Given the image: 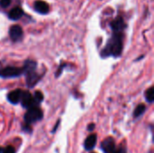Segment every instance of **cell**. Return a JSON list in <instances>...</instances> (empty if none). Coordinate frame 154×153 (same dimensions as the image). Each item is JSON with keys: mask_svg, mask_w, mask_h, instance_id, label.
Returning <instances> with one entry per match:
<instances>
[{"mask_svg": "<svg viewBox=\"0 0 154 153\" xmlns=\"http://www.w3.org/2000/svg\"><path fill=\"white\" fill-rule=\"evenodd\" d=\"M123 41L124 34L123 32H114L113 36L107 41L106 48L102 50L103 57H118L121 55L123 50Z\"/></svg>", "mask_w": 154, "mask_h": 153, "instance_id": "cell-1", "label": "cell"}, {"mask_svg": "<svg viewBox=\"0 0 154 153\" xmlns=\"http://www.w3.org/2000/svg\"><path fill=\"white\" fill-rule=\"evenodd\" d=\"M42 116H43L42 111L39 107L35 106V107L29 108L27 110L26 114L24 115V121H25V124L29 125L31 124H33L35 122L42 120Z\"/></svg>", "mask_w": 154, "mask_h": 153, "instance_id": "cell-2", "label": "cell"}, {"mask_svg": "<svg viewBox=\"0 0 154 153\" xmlns=\"http://www.w3.org/2000/svg\"><path fill=\"white\" fill-rule=\"evenodd\" d=\"M23 73V69L8 66L2 69H0V77L4 78H16L21 76Z\"/></svg>", "mask_w": 154, "mask_h": 153, "instance_id": "cell-3", "label": "cell"}, {"mask_svg": "<svg viewBox=\"0 0 154 153\" xmlns=\"http://www.w3.org/2000/svg\"><path fill=\"white\" fill-rule=\"evenodd\" d=\"M101 149L105 153H116L117 150L115 140L112 137H107L101 143Z\"/></svg>", "mask_w": 154, "mask_h": 153, "instance_id": "cell-4", "label": "cell"}, {"mask_svg": "<svg viewBox=\"0 0 154 153\" xmlns=\"http://www.w3.org/2000/svg\"><path fill=\"white\" fill-rule=\"evenodd\" d=\"M20 102L22 103V106L24 108H32V107H35L34 103H33V98L32 96L31 95L30 92L28 91H23L22 92V96H21V100Z\"/></svg>", "mask_w": 154, "mask_h": 153, "instance_id": "cell-5", "label": "cell"}, {"mask_svg": "<svg viewBox=\"0 0 154 153\" xmlns=\"http://www.w3.org/2000/svg\"><path fill=\"white\" fill-rule=\"evenodd\" d=\"M23 29L18 24H14L9 29V36L12 39V41H20L23 38Z\"/></svg>", "mask_w": 154, "mask_h": 153, "instance_id": "cell-6", "label": "cell"}, {"mask_svg": "<svg viewBox=\"0 0 154 153\" xmlns=\"http://www.w3.org/2000/svg\"><path fill=\"white\" fill-rule=\"evenodd\" d=\"M110 25L114 32H123L125 28V23L122 16H117L111 22Z\"/></svg>", "mask_w": 154, "mask_h": 153, "instance_id": "cell-7", "label": "cell"}, {"mask_svg": "<svg viewBox=\"0 0 154 153\" xmlns=\"http://www.w3.org/2000/svg\"><path fill=\"white\" fill-rule=\"evenodd\" d=\"M33 7H34V10L39 13V14H46L49 13L50 11V6L49 5L42 1V0H37L34 2V5H33Z\"/></svg>", "mask_w": 154, "mask_h": 153, "instance_id": "cell-8", "label": "cell"}, {"mask_svg": "<svg viewBox=\"0 0 154 153\" xmlns=\"http://www.w3.org/2000/svg\"><path fill=\"white\" fill-rule=\"evenodd\" d=\"M22 92H23V91L20 90V89H16V90H14V91L10 92V93L7 95V100H8L11 104H14V105H16V104L20 103Z\"/></svg>", "mask_w": 154, "mask_h": 153, "instance_id": "cell-9", "label": "cell"}, {"mask_svg": "<svg viewBox=\"0 0 154 153\" xmlns=\"http://www.w3.org/2000/svg\"><path fill=\"white\" fill-rule=\"evenodd\" d=\"M25 75H26V83H27V86L29 87H32L34 85H36L40 79V76L37 73H35V71L27 73Z\"/></svg>", "mask_w": 154, "mask_h": 153, "instance_id": "cell-10", "label": "cell"}, {"mask_svg": "<svg viewBox=\"0 0 154 153\" xmlns=\"http://www.w3.org/2000/svg\"><path fill=\"white\" fill-rule=\"evenodd\" d=\"M23 15V11L21 7H14L8 14V17L12 20H19Z\"/></svg>", "mask_w": 154, "mask_h": 153, "instance_id": "cell-11", "label": "cell"}, {"mask_svg": "<svg viewBox=\"0 0 154 153\" xmlns=\"http://www.w3.org/2000/svg\"><path fill=\"white\" fill-rule=\"evenodd\" d=\"M96 143H97V135L91 134L86 139L84 142V147L87 151H91L96 146Z\"/></svg>", "mask_w": 154, "mask_h": 153, "instance_id": "cell-12", "label": "cell"}, {"mask_svg": "<svg viewBox=\"0 0 154 153\" xmlns=\"http://www.w3.org/2000/svg\"><path fill=\"white\" fill-rule=\"evenodd\" d=\"M36 62L33 61V60H26L24 62V65H23V73L24 74H27V73H30V72H32V71H35L36 69Z\"/></svg>", "mask_w": 154, "mask_h": 153, "instance_id": "cell-13", "label": "cell"}, {"mask_svg": "<svg viewBox=\"0 0 154 153\" xmlns=\"http://www.w3.org/2000/svg\"><path fill=\"white\" fill-rule=\"evenodd\" d=\"M32 98H33V103H34V106H37L42 100H43V96H42V93L40 92V91H36L34 93V96H32Z\"/></svg>", "mask_w": 154, "mask_h": 153, "instance_id": "cell-14", "label": "cell"}, {"mask_svg": "<svg viewBox=\"0 0 154 153\" xmlns=\"http://www.w3.org/2000/svg\"><path fill=\"white\" fill-rule=\"evenodd\" d=\"M145 98L149 103H152L154 100V87H151L147 91L145 92Z\"/></svg>", "mask_w": 154, "mask_h": 153, "instance_id": "cell-15", "label": "cell"}, {"mask_svg": "<svg viewBox=\"0 0 154 153\" xmlns=\"http://www.w3.org/2000/svg\"><path fill=\"white\" fill-rule=\"evenodd\" d=\"M145 110H146V107H145L144 105H143V104L139 105V106L135 108V110H134V117L137 118V117L141 116V115L145 112Z\"/></svg>", "mask_w": 154, "mask_h": 153, "instance_id": "cell-16", "label": "cell"}, {"mask_svg": "<svg viewBox=\"0 0 154 153\" xmlns=\"http://www.w3.org/2000/svg\"><path fill=\"white\" fill-rule=\"evenodd\" d=\"M12 0H0V5L3 8H6L10 5Z\"/></svg>", "mask_w": 154, "mask_h": 153, "instance_id": "cell-17", "label": "cell"}, {"mask_svg": "<svg viewBox=\"0 0 154 153\" xmlns=\"http://www.w3.org/2000/svg\"><path fill=\"white\" fill-rule=\"evenodd\" d=\"M3 153H15V149L13 146H7L3 150Z\"/></svg>", "mask_w": 154, "mask_h": 153, "instance_id": "cell-18", "label": "cell"}, {"mask_svg": "<svg viewBox=\"0 0 154 153\" xmlns=\"http://www.w3.org/2000/svg\"><path fill=\"white\" fill-rule=\"evenodd\" d=\"M23 132H27V133H31V132H32L31 127H30L28 124H25V126L23 127Z\"/></svg>", "mask_w": 154, "mask_h": 153, "instance_id": "cell-19", "label": "cell"}, {"mask_svg": "<svg viewBox=\"0 0 154 153\" xmlns=\"http://www.w3.org/2000/svg\"><path fill=\"white\" fill-rule=\"evenodd\" d=\"M94 128H95V124H92L88 125V131H89V132H92V131L94 130Z\"/></svg>", "mask_w": 154, "mask_h": 153, "instance_id": "cell-20", "label": "cell"}, {"mask_svg": "<svg viewBox=\"0 0 154 153\" xmlns=\"http://www.w3.org/2000/svg\"><path fill=\"white\" fill-rule=\"evenodd\" d=\"M3 150H4V149L0 147V153H3Z\"/></svg>", "mask_w": 154, "mask_h": 153, "instance_id": "cell-21", "label": "cell"}, {"mask_svg": "<svg viewBox=\"0 0 154 153\" xmlns=\"http://www.w3.org/2000/svg\"><path fill=\"white\" fill-rule=\"evenodd\" d=\"M92 153H93V152H92Z\"/></svg>", "mask_w": 154, "mask_h": 153, "instance_id": "cell-22", "label": "cell"}]
</instances>
